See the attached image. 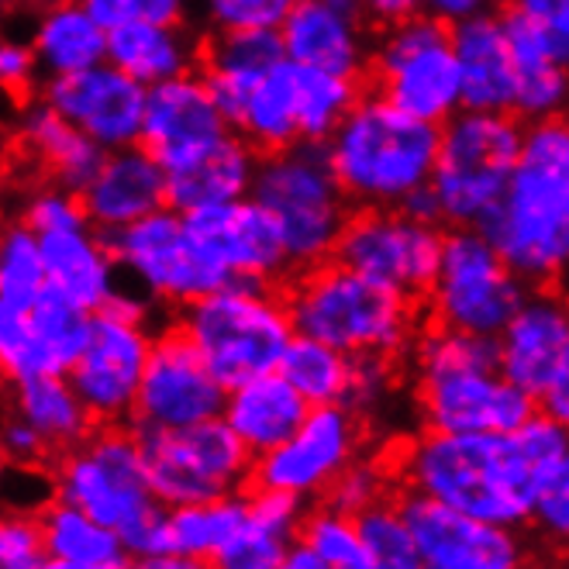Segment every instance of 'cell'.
<instances>
[{
  "mask_svg": "<svg viewBox=\"0 0 569 569\" xmlns=\"http://www.w3.org/2000/svg\"><path fill=\"white\" fill-rule=\"evenodd\" d=\"M528 287H549L569 262V128L562 118L525 124L515 170L477 224Z\"/></svg>",
  "mask_w": 569,
  "mask_h": 569,
  "instance_id": "1",
  "label": "cell"
},
{
  "mask_svg": "<svg viewBox=\"0 0 569 569\" xmlns=\"http://www.w3.org/2000/svg\"><path fill=\"white\" fill-rule=\"evenodd\" d=\"M405 487L477 521L521 528L531 515V462L518 435L425 431L400 456Z\"/></svg>",
  "mask_w": 569,
  "mask_h": 569,
  "instance_id": "2",
  "label": "cell"
},
{
  "mask_svg": "<svg viewBox=\"0 0 569 569\" xmlns=\"http://www.w3.org/2000/svg\"><path fill=\"white\" fill-rule=\"evenodd\" d=\"M418 400L431 431H518L539 400L497 373V339L435 325L415 346Z\"/></svg>",
  "mask_w": 569,
  "mask_h": 569,
  "instance_id": "3",
  "label": "cell"
},
{
  "mask_svg": "<svg viewBox=\"0 0 569 569\" xmlns=\"http://www.w3.org/2000/svg\"><path fill=\"white\" fill-rule=\"evenodd\" d=\"M321 146L349 204L400 208L431 180L439 124L405 114L380 93H359Z\"/></svg>",
  "mask_w": 569,
  "mask_h": 569,
  "instance_id": "4",
  "label": "cell"
},
{
  "mask_svg": "<svg viewBox=\"0 0 569 569\" xmlns=\"http://www.w3.org/2000/svg\"><path fill=\"white\" fill-rule=\"evenodd\" d=\"M52 493L111 528L124 546V556L149 559L170 552L166 508L149 487L136 431L121 425L90 428L73 449H66Z\"/></svg>",
  "mask_w": 569,
  "mask_h": 569,
  "instance_id": "5",
  "label": "cell"
},
{
  "mask_svg": "<svg viewBox=\"0 0 569 569\" xmlns=\"http://www.w3.org/2000/svg\"><path fill=\"white\" fill-rule=\"evenodd\" d=\"M287 311L293 335H308L346 356H397L415 342V305L342 262H318L305 270Z\"/></svg>",
  "mask_w": 569,
  "mask_h": 569,
  "instance_id": "6",
  "label": "cell"
},
{
  "mask_svg": "<svg viewBox=\"0 0 569 569\" xmlns=\"http://www.w3.org/2000/svg\"><path fill=\"white\" fill-rule=\"evenodd\" d=\"M177 328L224 390L273 373L293 339L287 297L252 280H228L190 300Z\"/></svg>",
  "mask_w": 569,
  "mask_h": 569,
  "instance_id": "7",
  "label": "cell"
},
{
  "mask_svg": "<svg viewBox=\"0 0 569 569\" xmlns=\"http://www.w3.org/2000/svg\"><path fill=\"white\" fill-rule=\"evenodd\" d=\"M249 197L280 224L290 270L328 262L352 214L321 142H293L256 162Z\"/></svg>",
  "mask_w": 569,
  "mask_h": 569,
  "instance_id": "8",
  "label": "cell"
},
{
  "mask_svg": "<svg viewBox=\"0 0 569 569\" xmlns=\"http://www.w3.org/2000/svg\"><path fill=\"white\" fill-rule=\"evenodd\" d=\"M525 124L511 111L459 108L439 124V152L431 166V193L439 221L449 228H477L505 193L515 170Z\"/></svg>",
  "mask_w": 569,
  "mask_h": 569,
  "instance_id": "9",
  "label": "cell"
},
{
  "mask_svg": "<svg viewBox=\"0 0 569 569\" xmlns=\"http://www.w3.org/2000/svg\"><path fill=\"white\" fill-rule=\"evenodd\" d=\"M149 308L152 300L146 293L118 287L108 305L90 315L87 339L66 380L73 383L93 425H121L131 418L152 349Z\"/></svg>",
  "mask_w": 569,
  "mask_h": 569,
  "instance_id": "10",
  "label": "cell"
},
{
  "mask_svg": "<svg viewBox=\"0 0 569 569\" xmlns=\"http://www.w3.org/2000/svg\"><path fill=\"white\" fill-rule=\"evenodd\" d=\"M528 290L531 287L497 256L480 228L442 231L439 270L428 287L435 325L497 339Z\"/></svg>",
  "mask_w": 569,
  "mask_h": 569,
  "instance_id": "11",
  "label": "cell"
},
{
  "mask_svg": "<svg viewBox=\"0 0 569 569\" xmlns=\"http://www.w3.org/2000/svg\"><path fill=\"white\" fill-rule=\"evenodd\" d=\"M136 439L149 487L162 508L204 505V500L242 493L252 480V452L221 418L177 431H136Z\"/></svg>",
  "mask_w": 569,
  "mask_h": 569,
  "instance_id": "12",
  "label": "cell"
},
{
  "mask_svg": "<svg viewBox=\"0 0 569 569\" xmlns=\"http://www.w3.org/2000/svg\"><path fill=\"white\" fill-rule=\"evenodd\" d=\"M370 70L377 93L411 118L442 124L462 108L452 31L428 11L387 24L370 49Z\"/></svg>",
  "mask_w": 569,
  "mask_h": 569,
  "instance_id": "13",
  "label": "cell"
},
{
  "mask_svg": "<svg viewBox=\"0 0 569 569\" xmlns=\"http://www.w3.org/2000/svg\"><path fill=\"white\" fill-rule=\"evenodd\" d=\"M118 273L156 305H190L228 283V277L200 252L180 211L159 208L104 236Z\"/></svg>",
  "mask_w": 569,
  "mask_h": 569,
  "instance_id": "14",
  "label": "cell"
},
{
  "mask_svg": "<svg viewBox=\"0 0 569 569\" xmlns=\"http://www.w3.org/2000/svg\"><path fill=\"white\" fill-rule=\"evenodd\" d=\"M442 252V228L400 208H359L346 218L331 259L405 297L428 293Z\"/></svg>",
  "mask_w": 569,
  "mask_h": 569,
  "instance_id": "15",
  "label": "cell"
},
{
  "mask_svg": "<svg viewBox=\"0 0 569 569\" xmlns=\"http://www.w3.org/2000/svg\"><path fill=\"white\" fill-rule=\"evenodd\" d=\"M362 449L359 418L346 405L311 408L297 431L277 449L252 459V487L283 490L293 497H321Z\"/></svg>",
  "mask_w": 569,
  "mask_h": 569,
  "instance_id": "16",
  "label": "cell"
},
{
  "mask_svg": "<svg viewBox=\"0 0 569 569\" xmlns=\"http://www.w3.org/2000/svg\"><path fill=\"white\" fill-rule=\"evenodd\" d=\"M224 387L180 328L152 335V349L131 408L136 431H177L197 421L221 418Z\"/></svg>",
  "mask_w": 569,
  "mask_h": 569,
  "instance_id": "17",
  "label": "cell"
},
{
  "mask_svg": "<svg viewBox=\"0 0 569 569\" xmlns=\"http://www.w3.org/2000/svg\"><path fill=\"white\" fill-rule=\"evenodd\" d=\"M393 505L418 546L421 569H525L518 528L477 521L415 490H405Z\"/></svg>",
  "mask_w": 569,
  "mask_h": 569,
  "instance_id": "18",
  "label": "cell"
},
{
  "mask_svg": "<svg viewBox=\"0 0 569 569\" xmlns=\"http://www.w3.org/2000/svg\"><path fill=\"white\" fill-rule=\"evenodd\" d=\"M87 325L90 315L49 287L31 308L0 300V380L66 377L87 339Z\"/></svg>",
  "mask_w": 569,
  "mask_h": 569,
  "instance_id": "19",
  "label": "cell"
},
{
  "mask_svg": "<svg viewBox=\"0 0 569 569\" xmlns=\"http://www.w3.org/2000/svg\"><path fill=\"white\" fill-rule=\"evenodd\" d=\"M46 104L104 152L139 146L146 87L104 59L70 77H46Z\"/></svg>",
  "mask_w": 569,
  "mask_h": 569,
  "instance_id": "20",
  "label": "cell"
},
{
  "mask_svg": "<svg viewBox=\"0 0 569 569\" xmlns=\"http://www.w3.org/2000/svg\"><path fill=\"white\" fill-rule=\"evenodd\" d=\"M193 242L228 280L273 283L290 270L277 218L256 197L183 214Z\"/></svg>",
  "mask_w": 569,
  "mask_h": 569,
  "instance_id": "21",
  "label": "cell"
},
{
  "mask_svg": "<svg viewBox=\"0 0 569 569\" xmlns=\"http://www.w3.org/2000/svg\"><path fill=\"white\" fill-rule=\"evenodd\" d=\"M497 373L539 400L569 383V308L552 290H528L497 335Z\"/></svg>",
  "mask_w": 569,
  "mask_h": 569,
  "instance_id": "22",
  "label": "cell"
},
{
  "mask_svg": "<svg viewBox=\"0 0 569 569\" xmlns=\"http://www.w3.org/2000/svg\"><path fill=\"white\" fill-rule=\"evenodd\" d=\"M277 31L287 62L349 80L370 70V18L359 0H297Z\"/></svg>",
  "mask_w": 569,
  "mask_h": 569,
  "instance_id": "23",
  "label": "cell"
},
{
  "mask_svg": "<svg viewBox=\"0 0 569 569\" xmlns=\"http://www.w3.org/2000/svg\"><path fill=\"white\" fill-rule=\"evenodd\" d=\"M228 121L214 108L208 83L200 73L187 70L173 80L146 87V114L139 146L152 152L162 170L190 162L228 136Z\"/></svg>",
  "mask_w": 569,
  "mask_h": 569,
  "instance_id": "24",
  "label": "cell"
},
{
  "mask_svg": "<svg viewBox=\"0 0 569 569\" xmlns=\"http://www.w3.org/2000/svg\"><path fill=\"white\" fill-rule=\"evenodd\" d=\"M505 36L515 62V97L511 114L521 124L562 118L569 100V42L556 39L552 31L535 24L515 11H505Z\"/></svg>",
  "mask_w": 569,
  "mask_h": 569,
  "instance_id": "25",
  "label": "cell"
},
{
  "mask_svg": "<svg viewBox=\"0 0 569 569\" xmlns=\"http://www.w3.org/2000/svg\"><path fill=\"white\" fill-rule=\"evenodd\" d=\"M80 204L87 221L108 236L166 208V173L142 146L104 152L97 173L80 190Z\"/></svg>",
  "mask_w": 569,
  "mask_h": 569,
  "instance_id": "26",
  "label": "cell"
},
{
  "mask_svg": "<svg viewBox=\"0 0 569 569\" xmlns=\"http://www.w3.org/2000/svg\"><path fill=\"white\" fill-rule=\"evenodd\" d=\"M46 287L87 315L100 311L121 287V273L104 236L87 221L77 228H62L52 236H39Z\"/></svg>",
  "mask_w": 569,
  "mask_h": 569,
  "instance_id": "27",
  "label": "cell"
},
{
  "mask_svg": "<svg viewBox=\"0 0 569 569\" xmlns=\"http://www.w3.org/2000/svg\"><path fill=\"white\" fill-rule=\"evenodd\" d=\"M459 66V97L466 111H511L515 62L505 36V18L483 11L449 24Z\"/></svg>",
  "mask_w": 569,
  "mask_h": 569,
  "instance_id": "28",
  "label": "cell"
},
{
  "mask_svg": "<svg viewBox=\"0 0 569 569\" xmlns=\"http://www.w3.org/2000/svg\"><path fill=\"white\" fill-rule=\"evenodd\" d=\"M283 62V46L277 28H252V31H214L204 49V83L214 108L236 128L252 87Z\"/></svg>",
  "mask_w": 569,
  "mask_h": 569,
  "instance_id": "29",
  "label": "cell"
},
{
  "mask_svg": "<svg viewBox=\"0 0 569 569\" xmlns=\"http://www.w3.org/2000/svg\"><path fill=\"white\" fill-rule=\"evenodd\" d=\"M256 162H259L256 149L242 136H236V131H228L208 152L193 156L183 166H173V170H162L166 208L190 214L200 208H214V204H228V200L249 197Z\"/></svg>",
  "mask_w": 569,
  "mask_h": 569,
  "instance_id": "30",
  "label": "cell"
},
{
  "mask_svg": "<svg viewBox=\"0 0 569 569\" xmlns=\"http://www.w3.org/2000/svg\"><path fill=\"white\" fill-rule=\"evenodd\" d=\"M308 400L273 370L224 390L221 421L256 459L287 442L297 425L308 418Z\"/></svg>",
  "mask_w": 569,
  "mask_h": 569,
  "instance_id": "31",
  "label": "cell"
},
{
  "mask_svg": "<svg viewBox=\"0 0 569 569\" xmlns=\"http://www.w3.org/2000/svg\"><path fill=\"white\" fill-rule=\"evenodd\" d=\"M308 500L283 490L256 487L246 493V521L231 539L211 556L214 569H273L280 556L297 542Z\"/></svg>",
  "mask_w": 569,
  "mask_h": 569,
  "instance_id": "32",
  "label": "cell"
},
{
  "mask_svg": "<svg viewBox=\"0 0 569 569\" xmlns=\"http://www.w3.org/2000/svg\"><path fill=\"white\" fill-rule=\"evenodd\" d=\"M197 42L187 36L183 24L131 18L108 31V62L124 77L139 80L142 87L173 80L197 62Z\"/></svg>",
  "mask_w": 569,
  "mask_h": 569,
  "instance_id": "33",
  "label": "cell"
},
{
  "mask_svg": "<svg viewBox=\"0 0 569 569\" xmlns=\"http://www.w3.org/2000/svg\"><path fill=\"white\" fill-rule=\"evenodd\" d=\"M28 46L36 52L39 73L70 77L104 62L108 31L80 8V0H49V8L39 14Z\"/></svg>",
  "mask_w": 569,
  "mask_h": 569,
  "instance_id": "34",
  "label": "cell"
},
{
  "mask_svg": "<svg viewBox=\"0 0 569 569\" xmlns=\"http://www.w3.org/2000/svg\"><path fill=\"white\" fill-rule=\"evenodd\" d=\"M18 136L28 146V152H36L42 159L56 187L73 190V193H80L90 183L100 159H104V149L93 146L87 136H80V131L66 118H59L46 100H36V104H28L21 111Z\"/></svg>",
  "mask_w": 569,
  "mask_h": 569,
  "instance_id": "35",
  "label": "cell"
},
{
  "mask_svg": "<svg viewBox=\"0 0 569 569\" xmlns=\"http://www.w3.org/2000/svg\"><path fill=\"white\" fill-rule=\"evenodd\" d=\"M14 387V415L39 431L49 452L73 449L93 428V418L80 405L73 383L66 377H31Z\"/></svg>",
  "mask_w": 569,
  "mask_h": 569,
  "instance_id": "36",
  "label": "cell"
},
{
  "mask_svg": "<svg viewBox=\"0 0 569 569\" xmlns=\"http://www.w3.org/2000/svg\"><path fill=\"white\" fill-rule=\"evenodd\" d=\"M236 136H242L256 152H277L293 142L297 136V104H293V62H277L270 73H266L236 121Z\"/></svg>",
  "mask_w": 569,
  "mask_h": 569,
  "instance_id": "37",
  "label": "cell"
},
{
  "mask_svg": "<svg viewBox=\"0 0 569 569\" xmlns=\"http://www.w3.org/2000/svg\"><path fill=\"white\" fill-rule=\"evenodd\" d=\"M39 525H42L46 556L56 562L93 566V562H111V559L124 556V546L111 528L93 521L80 508L66 505V500L52 497L49 505L39 511Z\"/></svg>",
  "mask_w": 569,
  "mask_h": 569,
  "instance_id": "38",
  "label": "cell"
},
{
  "mask_svg": "<svg viewBox=\"0 0 569 569\" xmlns=\"http://www.w3.org/2000/svg\"><path fill=\"white\" fill-rule=\"evenodd\" d=\"M246 521V493H231L204 505L166 508V546L170 552H187L211 559Z\"/></svg>",
  "mask_w": 569,
  "mask_h": 569,
  "instance_id": "39",
  "label": "cell"
},
{
  "mask_svg": "<svg viewBox=\"0 0 569 569\" xmlns=\"http://www.w3.org/2000/svg\"><path fill=\"white\" fill-rule=\"evenodd\" d=\"M277 373L308 400V408L342 405L349 387V356L308 335H293Z\"/></svg>",
  "mask_w": 569,
  "mask_h": 569,
  "instance_id": "40",
  "label": "cell"
},
{
  "mask_svg": "<svg viewBox=\"0 0 569 569\" xmlns=\"http://www.w3.org/2000/svg\"><path fill=\"white\" fill-rule=\"evenodd\" d=\"M359 93H362L359 80L293 62V104H297L300 142H325L335 131V124L349 114Z\"/></svg>",
  "mask_w": 569,
  "mask_h": 569,
  "instance_id": "41",
  "label": "cell"
},
{
  "mask_svg": "<svg viewBox=\"0 0 569 569\" xmlns=\"http://www.w3.org/2000/svg\"><path fill=\"white\" fill-rule=\"evenodd\" d=\"M356 528L362 552L349 569H421L418 546L390 497L356 515Z\"/></svg>",
  "mask_w": 569,
  "mask_h": 569,
  "instance_id": "42",
  "label": "cell"
},
{
  "mask_svg": "<svg viewBox=\"0 0 569 569\" xmlns=\"http://www.w3.org/2000/svg\"><path fill=\"white\" fill-rule=\"evenodd\" d=\"M46 293L39 236L24 221L0 224V300L31 308Z\"/></svg>",
  "mask_w": 569,
  "mask_h": 569,
  "instance_id": "43",
  "label": "cell"
},
{
  "mask_svg": "<svg viewBox=\"0 0 569 569\" xmlns=\"http://www.w3.org/2000/svg\"><path fill=\"white\" fill-rule=\"evenodd\" d=\"M531 515L528 521L549 542L562 546L569 535V456L531 462Z\"/></svg>",
  "mask_w": 569,
  "mask_h": 569,
  "instance_id": "44",
  "label": "cell"
},
{
  "mask_svg": "<svg viewBox=\"0 0 569 569\" xmlns=\"http://www.w3.org/2000/svg\"><path fill=\"white\" fill-rule=\"evenodd\" d=\"M297 542H305L328 569H349L362 552L356 518L335 511L328 505L305 515L300 531H297Z\"/></svg>",
  "mask_w": 569,
  "mask_h": 569,
  "instance_id": "45",
  "label": "cell"
},
{
  "mask_svg": "<svg viewBox=\"0 0 569 569\" xmlns=\"http://www.w3.org/2000/svg\"><path fill=\"white\" fill-rule=\"evenodd\" d=\"M387 487H390V480L383 473V466L352 459L346 470L331 480L325 497H328V508L356 518L362 511H370L373 505H380V500H387Z\"/></svg>",
  "mask_w": 569,
  "mask_h": 569,
  "instance_id": "46",
  "label": "cell"
},
{
  "mask_svg": "<svg viewBox=\"0 0 569 569\" xmlns=\"http://www.w3.org/2000/svg\"><path fill=\"white\" fill-rule=\"evenodd\" d=\"M390 387H393L390 356H349V387H346L342 405L356 418L383 408Z\"/></svg>",
  "mask_w": 569,
  "mask_h": 569,
  "instance_id": "47",
  "label": "cell"
},
{
  "mask_svg": "<svg viewBox=\"0 0 569 569\" xmlns=\"http://www.w3.org/2000/svg\"><path fill=\"white\" fill-rule=\"evenodd\" d=\"M21 221L36 231V236H52V231H62V228L87 224V214L80 204V193L62 190L52 183V187H42L24 200Z\"/></svg>",
  "mask_w": 569,
  "mask_h": 569,
  "instance_id": "48",
  "label": "cell"
},
{
  "mask_svg": "<svg viewBox=\"0 0 569 569\" xmlns=\"http://www.w3.org/2000/svg\"><path fill=\"white\" fill-rule=\"evenodd\" d=\"M214 31H252L277 28L287 14V0H200Z\"/></svg>",
  "mask_w": 569,
  "mask_h": 569,
  "instance_id": "49",
  "label": "cell"
},
{
  "mask_svg": "<svg viewBox=\"0 0 569 569\" xmlns=\"http://www.w3.org/2000/svg\"><path fill=\"white\" fill-rule=\"evenodd\" d=\"M46 559L36 515H0V569H36Z\"/></svg>",
  "mask_w": 569,
  "mask_h": 569,
  "instance_id": "50",
  "label": "cell"
},
{
  "mask_svg": "<svg viewBox=\"0 0 569 569\" xmlns=\"http://www.w3.org/2000/svg\"><path fill=\"white\" fill-rule=\"evenodd\" d=\"M80 8L104 28H118L121 21L131 18H146V21H170L180 24L190 0H80Z\"/></svg>",
  "mask_w": 569,
  "mask_h": 569,
  "instance_id": "51",
  "label": "cell"
},
{
  "mask_svg": "<svg viewBox=\"0 0 569 569\" xmlns=\"http://www.w3.org/2000/svg\"><path fill=\"white\" fill-rule=\"evenodd\" d=\"M49 456L46 442L39 439V431L24 425L18 415L4 418L0 421V459H4L8 466H39L42 459Z\"/></svg>",
  "mask_w": 569,
  "mask_h": 569,
  "instance_id": "52",
  "label": "cell"
},
{
  "mask_svg": "<svg viewBox=\"0 0 569 569\" xmlns=\"http://www.w3.org/2000/svg\"><path fill=\"white\" fill-rule=\"evenodd\" d=\"M39 77V62L28 42L0 36V93H24Z\"/></svg>",
  "mask_w": 569,
  "mask_h": 569,
  "instance_id": "53",
  "label": "cell"
},
{
  "mask_svg": "<svg viewBox=\"0 0 569 569\" xmlns=\"http://www.w3.org/2000/svg\"><path fill=\"white\" fill-rule=\"evenodd\" d=\"M508 11L542 24L556 39L569 42V0H511Z\"/></svg>",
  "mask_w": 569,
  "mask_h": 569,
  "instance_id": "54",
  "label": "cell"
},
{
  "mask_svg": "<svg viewBox=\"0 0 569 569\" xmlns=\"http://www.w3.org/2000/svg\"><path fill=\"white\" fill-rule=\"evenodd\" d=\"M497 0H425V11L435 14L446 24H456L462 18H473V14H483V11H493Z\"/></svg>",
  "mask_w": 569,
  "mask_h": 569,
  "instance_id": "55",
  "label": "cell"
},
{
  "mask_svg": "<svg viewBox=\"0 0 569 569\" xmlns=\"http://www.w3.org/2000/svg\"><path fill=\"white\" fill-rule=\"evenodd\" d=\"M366 18L380 21V24H393L400 18H411L418 11H425V0H359Z\"/></svg>",
  "mask_w": 569,
  "mask_h": 569,
  "instance_id": "56",
  "label": "cell"
},
{
  "mask_svg": "<svg viewBox=\"0 0 569 569\" xmlns=\"http://www.w3.org/2000/svg\"><path fill=\"white\" fill-rule=\"evenodd\" d=\"M139 569H214V562L200 556H187V552H159V556L139 559Z\"/></svg>",
  "mask_w": 569,
  "mask_h": 569,
  "instance_id": "57",
  "label": "cell"
},
{
  "mask_svg": "<svg viewBox=\"0 0 569 569\" xmlns=\"http://www.w3.org/2000/svg\"><path fill=\"white\" fill-rule=\"evenodd\" d=\"M400 211L411 214V218H418V221L442 224V221H439V204H435V193H431V187H421V190L408 193L405 200H400Z\"/></svg>",
  "mask_w": 569,
  "mask_h": 569,
  "instance_id": "58",
  "label": "cell"
},
{
  "mask_svg": "<svg viewBox=\"0 0 569 569\" xmlns=\"http://www.w3.org/2000/svg\"><path fill=\"white\" fill-rule=\"evenodd\" d=\"M273 569H328L305 542H290V549L280 556V562Z\"/></svg>",
  "mask_w": 569,
  "mask_h": 569,
  "instance_id": "59",
  "label": "cell"
},
{
  "mask_svg": "<svg viewBox=\"0 0 569 569\" xmlns=\"http://www.w3.org/2000/svg\"><path fill=\"white\" fill-rule=\"evenodd\" d=\"M70 569H139V562H131L128 556L111 559V562H93V566H70Z\"/></svg>",
  "mask_w": 569,
  "mask_h": 569,
  "instance_id": "60",
  "label": "cell"
},
{
  "mask_svg": "<svg viewBox=\"0 0 569 569\" xmlns=\"http://www.w3.org/2000/svg\"><path fill=\"white\" fill-rule=\"evenodd\" d=\"M4 483H8V462L0 459V493H4Z\"/></svg>",
  "mask_w": 569,
  "mask_h": 569,
  "instance_id": "61",
  "label": "cell"
},
{
  "mask_svg": "<svg viewBox=\"0 0 569 569\" xmlns=\"http://www.w3.org/2000/svg\"><path fill=\"white\" fill-rule=\"evenodd\" d=\"M0 208H4V177H0Z\"/></svg>",
  "mask_w": 569,
  "mask_h": 569,
  "instance_id": "62",
  "label": "cell"
},
{
  "mask_svg": "<svg viewBox=\"0 0 569 569\" xmlns=\"http://www.w3.org/2000/svg\"><path fill=\"white\" fill-rule=\"evenodd\" d=\"M8 4H14V0H0V11H4Z\"/></svg>",
  "mask_w": 569,
  "mask_h": 569,
  "instance_id": "63",
  "label": "cell"
},
{
  "mask_svg": "<svg viewBox=\"0 0 569 569\" xmlns=\"http://www.w3.org/2000/svg\"><path fill=\"white\" fill-rule=\"evenodd\" d=\"M287 4H297V0H287Z\"/></svg>",
  "mask_w": 569,
  "mask_h": 569,
  "instance_id": "64",
  "label": "cell"
}]
</instances>
